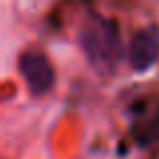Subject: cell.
<instances>
[{"instance_id":"obj_2","label":"cell","mask_w":159,"mask_h":159,"mask_svg":"<svg viewBox=\"0 0 159 159\" xmlns=\"http://www.w3.org/2000/svg\"><path fill=\"white\" fill-rule=\"evenodd\" d=\"M18 70L32 95H44L54 85V69L39 51H24L18 57Z\"/></svg>"},{"instance_id":"obj_3","label":"cell","mask_w":159,"mask_h":159,"mask_svg":"<svg viewBox=\"0 0 159 159\" xmlns=\"http://www.w3.org/2000/svg\"><path fill=\"white\" fill-rule=\"evenodd\" d=\"M159 58V30L141 28L127 44V62L135 73H147Z\"/></svg>"},{"instance_id":"obj_1","label":"cell","mask_w":159,"mask_h":159,"mask_svg":"<svg viewBox=\"0 0 159 159\" xmlns=\"http://www.w3.org/2000/svg\"><path fill=\"white\" fill-rule=\"evenodd\" d=\"M79 40L87 58L97 69H111L117 65L121 57V39L113 22L101 16H91L83 24Z\"/></svg>"},{"instance_id":"obj_4","label":"cell","mask_w":159,"mask_h":159,"mask_svg":"<svg viewBox=\"0 0 159 159\" xmlns=\"http://www.w3.org/2000/svg\"><path fill=\"white\" fill-rule=\"evenodd\" d=\"M151 137H153V141L159 143V111H157V115L153 117V121H151Z\"/></svg>"}]
</instances>
